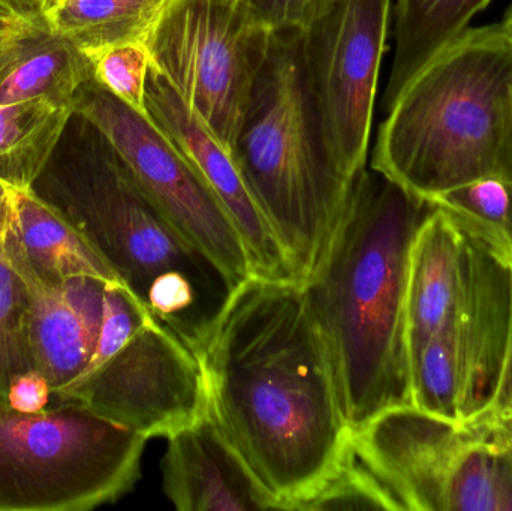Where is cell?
I'll list each match as a JSON object with an SVG mask.
<instances>
[{
    "label": "cell",
    "mask_w": 512,
    "mask_h": 511,
    "mask_svg": "<svg viewBox=\"0 0 512 511\" xmlns=\"http://www.w3.org/2000/svg\"><path fill=\"white\" fill-rule=\"evenodd\" d=\"M333 0H245L274 33H301Z\"/></svg>",
    "instance_id": "27"
},
{
    "label": "cell",
    "mask_w": 512,
    "mask_h": 511,
    "mask_svg": "<svg viewBox=\"0 0 512 511\" xmlns=\"http://www.w3.org/2000/svg\"><path fill=\"white\" fill-rule=\"evenodd\" d=\"M502 26H504V29L507 30L508 36H510L512 41V5L511 8L508 9L504 21H502Z\"/></svg>",
    "instance_id": "34"
},
{
    "label": "cell",
    "mask_w": 512,
    "mask_h": 511,
    "mask_svg": "<svg viewBox=\"0 0 512 511\" xmlns=\"http://www.w3.org/2000/svg\"><path fill=\"white\" fill-rule=\"evenodd\" d=\"M294 281L321 266L351 195L325 149L307 84L301 33H274L233 150Z\"/></svg>",
    "instance_id": "5"
},
{
    "label": "cell",
    "mask_w": 512,
    "mask_h": 511,
    "mask_svg": "<svg viewBox=\"0 0 512 511\" xmlns=\"http://www.w3.org/2000/svg\"><path fill=\"white\" fill-rule=\"evenodd\" d=\"M29 189L90 243L153 318L198 347L233 288L147 197L92 122L72 113Z\"/></svg>",
    "instance_id": "3"
},
{
    "label": "cell",
    "mask_w": 512,
    "mask_h": 511,
    "mask_svg": "<svg viewBox=\"0 0 512 511\" xmlns=\"http://www.w3.org/2000/svg\"><path fill=\"white\" fill-rule=\"evenodd\" d=\"M6 248L30 288L57 287L75 276L119 281L90 243L30 189H12Z\"/></svg>",
    "instance_id": "17"
},
{
    "label": "cell",
    "mask_w": 512,
    "mask_h": 511,
    "mask_svg": "<svg viewBox=\"0 0 512 511\" xmlns=\"http://www.w3.org/2000/svg\"><path fill=\"white\" fill-rule=\"evenodd\" d=\"M92 60L48 27L20 21L0 42V105L48 98L72 105Z\"/></svg>",
    "instance_id": "18"
},
{
    "label": "cell",
    "mask_w": 512,
    "mask_h": 511,
    "mask_svg": "<svg viewBox=\"0 0 512 511\" xmlns=\"http://www.w3.org/2000/svg\"><path fill=\"white\" fill-rule=\"evenodd\" d=\"M209 414L277 510H295L352 446L333 360L303 285L231 291L195 348Z\"/></svg>",
    "instance_id": "1"
},
{
    "label": "cell",
    "mask_w": 512,
    "mask_h": 511,
    "mask_svg": "<svg viewBox=\"0 0 512 511\" xmlns=\"http://www.w3.org/2000/svg\"><path fill=\"white\" fill-rule=\"evenodd\" d=\"M370 168L415 197L504 176L512 135V41L502 23L469 27L397 96Z\"/></svg>",
    "instance_id": "4"
},
{
    "label": "cell",
    "mask_w": 512,
    "mask_h": 511,
    "mask_svg": "<svg viewBox=\"0 0 512 511\" xmlns=\"http://www.w3.org/2000/svg\"><path fill=\"white\" fill-rule=\"evenodd\" d=\"M505 254L510 252L435 204L415 236L409 260L406 317L412 359L474 299Z\"/></svg>",
    "instance_id": "13"
},
{
    "label": "cell",
    "mask_w": 512,
    "mask_h": 511,
    "mask_svg": "<svg viewBox=\"0 0 512 511\" xmlns=\"http://www.w3.org/2000/svg\"><path fill=\"white\" fill-rule=\"evenodd\" d=\"M150 71L147 47L140 42L117 45L92 59L93 80L120 101L146 113V86Z\"/></svg>",
    "instance_id": "25"
},
{
    "label": "cell",
    "mask_w": 512,
    "mask_h": 511,
    "mask_svg": "<svg viewBox=\"0 0 512 511\" xmlns=\"http://www.w3.org/2000/svg\"><path fill=\"white\" fill-rule=\"evenodd\" d=\"M433 209L435 204L366 167L324 261L303 284L352 432L382 411L412 405L409 260Z\"/></svg>",
    "instance_id": "2"
},
{
    "label": "cell",
    "mask_w": 512,
    "mask_h": 511,
    "mask_svg": "<svg viewBox=\"0 0 512 511\" xmlns=\"http://www.w3.org/2000/svg\"><path fill=\"white\" fill-rule=\"evenodd\" d=\"M510 258L512 269V252ZM465 425L478 426L487 431L512 434V303L507 351H505L504 366H502L501 378H499L495 395L490 399L486 408Z\"/></svg>",
    "instance_id": "28"
},
{
    "label": "cell",
    "mask_w": 512,
    "mask_h": 511,
    "mask_svg": "<svg viewBox=\"0 0 512 511\" xmlns=\"http://www.w3.org/2000/svg\"><path fill=\"white\" fill-rule=\"evenodd\" d=\"M57 2V0H48V3Z\"/></svg>",
    "instance_id": "35"
},
{
    "label": "cell",
    "mask_w": 512,
    "mask_h": 511,
    "mask_svg": "<svg viewBox=\"0 0 512 511\" xmlns=\"http://www.w3.org/2000/svg\"><path fill=\"white\" fill-rule=\"evenodd\" d=\"M108 282L95 276H75L57 287L30 288L33 362L53 396L80 380L92 362Z\"/></svg>",
    "instance_id": "16"
},
{
    "label": "cell",
    "mask_w": 512,
    "mask_h": 511,
    "mask_svg": "<svg viewBox=\"0 0 512 511\" xmlns=\"http://www.w3.org/2000/svg\"><path fill=\"white\" fill-rule=\"evenodd\" d=\"M273 38L245 0H173L146 47L150 65L233 153Z\"/></svg>",
    "instance_id": "8"
},
{
    "label": "cell",
    "mask_w": 512,
    "mask_h": 511,
    "mask_svg": "<svg viewBox=\"0 0 512 511\" xmlns=\"http://www.w3.org/2000/svg\"><path fill=\"white\" fill-rule=\"evenodd\" d=\"M352 446L403 510L512 511L508 432L402 405L352 432Z\"/></svg>",
    "instance_id": "7"
},
{
    "label": "cell",
    "mask_w": 512,
    "mask_h": 511,
    "mask_svg": "<svg viewBox=\"0 0 512 511\" xmlns=\"http://www.w3.org/2000/svg\"><path fill=\"white\" fill-rule=\"evenodd\" d=\"M72 110L102 132L147 197L233 290L254 276L227 210L147 114L120 101L93 77L78 87Z\"/></svg>",
    "instance_id": "10"
},
{
    "label": "cell",
    "mask_w": 512,
    "mask_h": 511,
    "mask_svg": "<svg viewBox=\"0 0 512 511\" xmlns=\"http://www.w3.org/2000/svg\"><path fill=\"white\" fill-rule=\"evenodd\" d=\"M493 0H396L394 54L382 110L396 101L411 78L450 47Z\"/></svg>",
    "instance_id": "19"
},
{
    "label": "cell",
    "mask_w": 512,
    "mask_h": 511,
    "mask_svg": "<svg viewBox=\"0 0 512 511\" xmlns=\"http://www.w3.org/2000/svg\"><path fill=\"white\" fill-rule=\"evenodd\" d=\"M173 0H57L48 26L90 60L108 48L146 45L162 12Z\"/></svg>",
    "instance_id": "20"
},
{
    "label": "cell",
    "mask_w": 512,
    "mask_h": 511,
    "mask_svg": "<svg viewBox=\"0 0 512 511\" xmlns=\"http://www.w3.org/2000/svg\"><path fill=\"white\" fill-rule=\"evenodd\" d=\"M51 399H53V393L48 386V381L36 369L20 375L12 383L8 393L9 407L23 413L44 410L50 405Z\"/></svg>",
    "instance_id": "29"
},
{
    "label": "cell",
    "mask_w": 512,
    "mask_h": 511,
    "mask_svg": "<svg viewBox=\"0 0 512 511\" xmlns=\"http://www.w3.org/2000/svg\"><path fill=\"white\" fill-rule=\"evenodd\" d=\"M295 510H403L390 489L358 458L354 446L333 474Z\"/></svg>",
    "instance_id": "24"
},
{
    "label": "cell",
    "mask_w": 512,
    "mask_h": 511,
    "mask_svg": "<svg viewBox=\"0 0 512 511\" xmlns=\"http://www.w3.org/2000/svg\"><path fill=\"white\" fill-rule=\"evenodd\" d=\"M20 18L14 17V15H9L8 12L2 11L0 9V42L18 26L20 23Z\"/></svg>",
    "instance_id": "31"
},
{
    "label": "cell",
    "mask_w": 512,
    "mask_h": 511,
    "mask_svg": "<svg viewBox=\"0 0 512 511\" xmlns=\"http://www.w3.org/2000/svg\"><path fill=\"white\" fill-rule=\"evenodd\" d=\"M146 113L227 210L248 252L252 275L294 281L285 254L249 191L233 153L152 65L147 77Z\"/></svg>",
    "instance_id": "14"
},
{
    "label": "cell",
    "mask_w": 512,
    "mask_h": 511,
    "mask_svg": "<svg viewBox=\"0 0 512 511\" xmlns=\"http://www.w3.org/2000/svg\"><path fill=\"white\" fill-rule=\"evenodd\" d=\"M53 401L83 404L147 440L168 438L209 413L197 353L153 317L110 359L56 393Z\"/></svg>",
    "instance_id": "11"
},
{
    "label": "cell",
    "mask_w": 512,
    "mask_h": 511,
    "mask_svg": "<svg viewBox=\"0 0 512 511\" xmlns=\"http://www.w3.org/2000/svg\"><path fill=\"white\" fill-rule=\"evenodd\" d=\"M150 318L152 314L147 311L146 306L122 282H108L105 287L104 318L98 345L84 375L117 353Z\"/></svg>",
    "instance_id": "26"
},
{
    "label": "cell",
    "mask_w": 512,
    "mask_h": 511,
    "mask_svg": "<svg viewBox=\"0 0 512 511\" xmlns=\"http://www.w3.org/2000/svg\"><path fill=\"white\" fill-rule=\"evenodd\" d=\"M510 254L492 267L474 299L415 354L414 407L465 425L495 395L510 332Z\"/></svg>",
    "instance_id": "12"
},
{
    "label": "cell",
    "mask_w": 512,
    "mask_h": 511,
    "mask_svg": "<svg viewBox=\"0 0 512 511\" xmlns=\"http://www.w3.org/2000/svg\"><path fill=\"white\" fill-rule=\"evenodd\" d=\"M146 441L78 402L36 413L0 402V511L114 503L137 482Z\"/></svg>",
    "instance_id": "6"
},
{
    "label": "cell",
    "mask_w": 512,
    "mask_h": 511,
    "mask_svg": "<svg viewBox=\"0 0 512 511\" xmlns=\"http://www.w3.org/2000/svg\"><path fill=\"white\" fill-rule=\"evenodd\" d=\"M504 177L512 180V135L510 141V149H508L507 164H505Z\"/></svg>",
    "instance_id": "33"
},
{
    "label": "cell",
    "mask_w": 512,
    "mask_h": 511,
    "mask_svg": "<svg viewBox=\"0 0 512 511\" xmlns=\"http://www.w3.org/2000/svg\"><path fill=\"white\" fill-rule=\"evenodd\" d=\"M71 104L48 98L0 105V180L29 189L53 155L71 119Z\"/></svg>",
    "instance_id": "21"
},
{
    "label": "cell",
    "mask_w": 512,
    "mask_h": 511,
    "mask_svg": "<svg viewBox=\"0 0 512 511\" xmlns=\"http://www.w3.org/2000/svg\"><path fill=\"white\" fill-rule=\"evenodd\" d=\"M9 195H11V188L0 180V212H2L3 206L8 201Z\"/></svg>",
    "instance_id": "32"
},
{
    "label": "cell",
    "mask_w": 512,
    "mask_h": 511,
    "mask_svg": "<svg viewBox=\"0 0 512 511\" xmlns=\"http://www.w3.org/2000/svg\"><path fill=\"white\" fill-rule=\"evenodd\" d=\"M433 204L465 219L496 245L512 252V180L483 177L445 192Z\"/></svg>",
    "instance_id": "23"
},
{
    "label": "cell",
    "mask_w": 512,
    "mask_h": 511,
    "mask_svg": "<svg viewBox=\"0 0 512 511\" xmlns=\"http://www.w3.org/2000/svg\"><path fill=\"white\" fill-rule=\"evenodd\" d=\"M162 474L180 511L277 510L209 413L168 437Z\"/></svg>",
    "instance_id": "15"
},
{
    "label": "cell",
    "mask_w": 512,
    "mask_h": 511,
    "mask_svg": "<svg viewBox=\"0 0 512 511\" xmlns=\"http://www.w3.org/2000/svg\"><path fill=\"white\" fill-rule=\"evenodd\" d=\"M9 210L11 195L0 212V402L5 404L12 383L35 369L29 332L33 296L6 248Z\"/></svg>",
    "instance_id": "22"
},
{
    "label": "cell",
    "mask_w": 512,
    "mask_h": 511,
    "mask_svg": "<svg viewBox=\"0 0 512 511\" xmlns=\"http://www.w3.org/2000/svg\"><path fill=\"white\" fill-rule=\"evenodd\" d=\"M391 0H333L301 32L307 84L334 170H366Z\"/></svg>",
    "instance_id": "9"
},
{
    "label": "cell",
    "mask_w": 512,
    "mask_h": 511,
    "mask_svg": "<svg viewBox=\"0 0 512 511\" xmlns=\"http://www.w3.org/2000/svg\"><path fill=\"white\" fill-rule=\"evenodd\" d=\"M48 0H0V9L38 27H48Z\"/></svg>",
    "instance_id": "30"
}]
</instances>
